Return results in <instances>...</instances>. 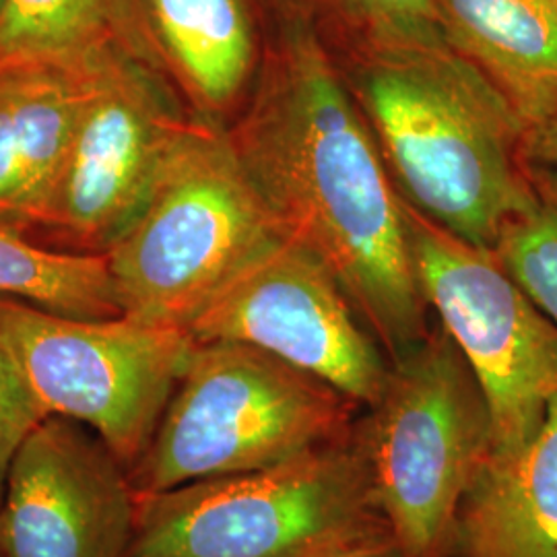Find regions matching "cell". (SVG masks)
<instances>
[{
  "mask_svg": "<svg viewBox=\"0 0 557 557\" xmlns=\"http://www.w3.org/2000/svg\"><path fill=\"white\" fill-rule=\"evenodd\" d=\"M264 15L262 66L227 139L285 236L331 269L393 363L432 331L405 205L319 34L294 13Z\"/></svg>",
  "mask_w": 557,
  "mask_h": 557,
  "instance_id": "1",
  "label": "cell"
},
{
  "mask_svg": "<svg viewBox=\"0 0 557 557\" xmlns=\"http://www.w3.org/2000/svg\"><path fill=\"white\" fill-rule=\"evenodd\" d=\"M400 200L444 232L492 250L533 195L527 126L448 44L335 57Z\"/></svg>",
  "mask_w": 557,
  "mask_h": 557,
  "instance_id": "2",
  "label": "cell"
},
{
  "mask_svg": "<svg viewBox=\"0 0 557 557\" xmlns=\"http://www.w3.org/2000/svg\"><path fill=\"white\" fill-rule=\"evenodd\" d=\"M363 407L236 341H197L158 430L128 469L137 494L271 469L347 438Z\"/></svg>",
  "mask_w": 557,
  "mask_h": 557,
  "instance_id": "3",
  "label": "cell"
},
{
  "mask_svg": "<svg viewBox=\"0 0 557 557\" xmlns=\"http://www.w3.org/2000/svg\"><path fill=\"white\" fill-rule=\"evenodd\" d=\"M283 236L225 128L197 122L106 252L120 312L188 331L221 287Z\"/></svg>",
  "mask_w": 557,
  "mask_h": 557,
  "instance_id": "4",
  "label": "cell"
},
{
  "mask_svg": "<svg viewBox=\"0 0 557 557\" xmlns=\"http://www.w3.org/2000/svg\"><path fill=\"white\" fill-rule=\"evenodd\" d=\"M356 430L403 556L453 557L458 510L494 453V432L487 398L440 322L391 363Z\"/></svg>",
  "mask_w": 557,
  "mask_h": 557,
  "instance_id": "5",
  "label": "cell"
},
{
  "mask_svg": "<svg viewBox=\"0 0 557 557\" xmlns=\"http://www.w3.org/2000/svg\"><path fill=\"white\" fill-rule=\"evenodd\" d=\"M384 529L354 428L271 469L139 494L126 557H320Z\"/></svg>",
  "mask_w": 557,
  "mask_h": 557,
  "instance_id": "6",
  "label": "cell"
},
{
  "mask_svg": "<svg viewBox=\"0 0 557 557\" xmlns=\"http://www.w3.org/2000/svg\"><path fill=\"white\" fill-rule=\"evenodd\" d=\"M178 326L75 319L0 296V359L44 418L96 432L131 469L153 438L195 347Z\"/></svg>",
  "mask_w": 557,
  "mask_h": 557,
  "instance_id": "7",
  "label": "cell"
},
{
  "mask_svg": "<svg viewBox=\"0 0 557 557\" xmlns=\"http://www.w3.org/2000/svg\"><path fill=\"white\" fill-rule=\"evenodd\" d=\"M405 213L428 306L487 398L492 455L515 453L537 434L557 395V326L490 250L444 232L407 205Z\"/></svg>",
  "mask_w": 557,
  "mask_h": 557,
  "instance_id": "8",
  "label": "cell"
},
{
  "mask_svg": "<svg viewBox=\"0 0 557 557\" xmlns=\"http://www.w3.org/2000/svg\"><path fill=\"white\" fill-rule=\"evenodd\" d=\"M197 122L156 66L120 48L101 52L40 234L71 252L106 255Z\"/></svg>",
  "mask_w": 557,
  "mask_h": 557,
  "instance_id": "9",
  "label": "cell"
},
{
  "mask_svg": "<svg viewBox=\"0 0 557 557\" xmlns=\"http://www.w3.org/2000/svg\"><path fill=\"white\" fill-rule=\"evenodd\" d=\"M188 333L195 341H236L304 370L363 409L391 374L376 337L331 269L283 236L221 287Z\"/></svg>",
  "mask_w": 557,
  "mask_h": 557,
  "instance_id": "10",
  "label": "cell"
},
{
  "mask_svg": "<svg viewBox=\"0 0 557 557\" xmlns=\"http://www.w3.org/2000/svg\"><path fill=\"white\" fill-rule=\"evenodd\" d=\"M137 504L128 469L96 432L44 418L7 471L0 557H126Z\"/></svg>",
  "mask_w": 557,
  "mask_h": 557,
  "instance_id": "11",
  "label": "cell"
},
{
  "mask_svg": "<svg viewBox=\"0 0 557 557\" xmlns=\"http://www.w3.org/2000/svg\"><path fill=\"white\" fill-rule=\"evenodd\" d=\"M98 59L0 64V227L29 238L40 234L96 91Z\"/></svg>",
  "mask_w": 557,
  "mask_h": 557,
  "instance_id": "12",
  "label": "cell"
},
{
  "mask_svg": "<svg viewBox=\"0 0 557 557\" xmlns=\"http://www.w3.org/2000/svg\"><path fill=\"white\" fill-rule=\"evenodd\" d=\"M161 66L188 110L227 128L259 77L267 50L262 0H140Z\"/></svg>",
  "mask_w": 557,
  "mask_h": 557,
  "instance_id": "13",
  "label": "cell"
},
{
  "mask_svg": "<svg viewBox=\"0 0 557 557\" xmlns=\"http://www.w3.org/2000/svg\"><path fill=\"white\" fill-rule=\"evenodd\" d=\"M453 557H557V395L529 444L483 465L458 510Z\"/></svg>",
  "mask_w": 557,
  "mask_h": 557,
  "instance_id": "14",
  "label": "cell"
},
{
  "mask_svg": "<svg viewBox=\"0 0 557 557\" xmlns=\"http://www.w3.org/2000/svg\"><path fill=\"white\" fill-rule=\"evenodd\" d=\"M448 46L512 106L527 131L557 114V0H434Z\"/></svg>",
  "mask_w": 557,
  "mask_h": 557,
  "instance_id": "15",
  "label": "cell"
},
{
  "mask_svg": "<svg viewBox=\"0 0 557 557\" xmlns=\"http://www.w3.org/2000/svg\"><path fill=\"white\" fill-rule=\"evenodd\" d=\"M110 48L165 75L140 0H7L0 15V64H89Z\"/></svg>",
  "mask_w": 557,
  "mask_h": 557,
  "instance_id": "16",
  "label": "cell"
},
{
  "mask_svg": "<svg viewBox=\"0 0 557 557\" xmlns=\"http://www.w3.org/2000/svg\"><path fill=\"white\" fill-rule=\"evenodd\" d=\"M0 296L75 319L122 317L106 255L48 248L9 227H0Z\"/></svg>",
  "mask_w": 557,
  "mask_h": 557,
  "instance_id": "17",
  "label": "cell"
},
{
  "mask_svg": "<svg viewBox=\"0 0 557 557\" xmlns=\"http://www.w3.org/2000/svg\"><path fill=\"white\" fill-rule=\"evenodd\" d=\"M306 21L333 57L379 46L448 44L434 0H262Z\"/></svg>",
  "mask_w": 557,
  "mask_h": 557,
  "instance_id": "18",
  "label": "cell"
},
{
  "mask_svg": "<svg viewBox=\"0 0 557 557\" xmlns=\"http://www.w3.org/2000/svg\"><path fill=\"white\" fill-rule=\"evenodd\" d=\"M527 163L531 200L504 223L490 252L557 326V172L533 161Z\"/></svg>",
  "mask_w": 557,
  "mask_h": 557,
  "instance_id": "19",
  "label": "cell"
},
{
  "mask_svg": "<svg viewBox=\"0 0 557 557\" xmlns=\"http://www.w3.org/2000/svg\"><path fill=\"white\" fill-rule=\"evenodd\" d=\"M44 416L27 397L20 380L0 359V498L13 455L23 438L40 423Z\"/></svg>",
  "mask_w": 557,
  "mask_h": 557,
  "instance_id": "20",
  "label": "cell"
},
{
  "mask_svg": "<svg viewBox=\"0 0 557 557\" xmlns=\"http://www.w3.org/2000/svg\"><path fill=\"white\" fill-rule=\"evenodd\" d=\"M320 557H405L391 529L347 541Z\"/></svg>",
  "mask_w": 557,
  "mask_h": 557,
  "instance_id": "21",
  "label": "cell"
},
{
  "mask_svg": "<svg viewBox=\"0 0 557 557\" xmlns=\"http://www.w3.org/2000/svg\"><path fill=\"white\" fill-rule=\"evenodd\" d=\"M524 158L557 172V114L527 131Z\"/></svg>",
  "mask_w": 557,
  "mask_h": 557,
  "instance_id": "22",
  "label": "cell"
},
{
  "mask_svg": "<svg viewBox=\"0 0 557 557\" xmlns=\"http://www.w3.org/2000/svg\"><path fill=\"white\" fill-rule=\"evenodd\" d=\"M4 4H7V0H0V15H2V9H4Z\"/></svg>",
  "mask_w": 557,
  "mask_h": 557,
  "instance_id": "23",
  "label": "cell"
}]
</instances>
